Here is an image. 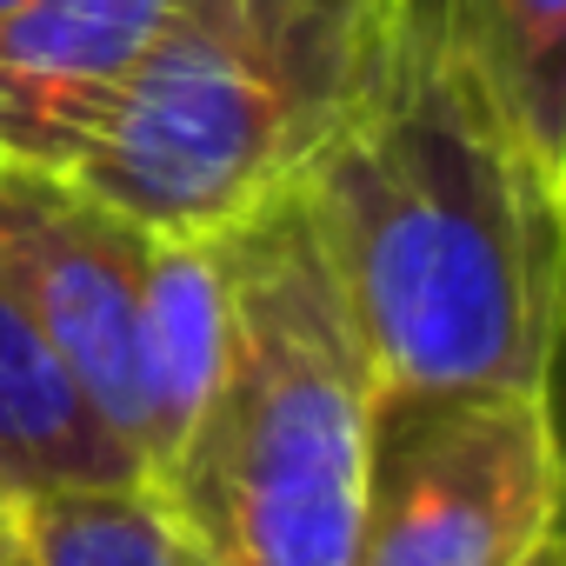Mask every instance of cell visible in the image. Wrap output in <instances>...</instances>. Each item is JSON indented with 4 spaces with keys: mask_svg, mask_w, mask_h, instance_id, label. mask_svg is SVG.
<instances>
[{
    "mask_svg": "<svg viewBox=\"0 0 566 566\" xmlns=\"http://www.w3.org/2000/svg\"><path fill=\"white\" fill-rule=\"evenodd\" d=\"M140 354H147V407H154V453H147V480H154L220 380V354H227L220 233H147Z\"/></svg>",
    "mask_w": 566,
    "mask_h": 566,
    "instance_id": "cell-9",
    "label": "cell"
},
{
    "mask_svg": "<svg viewBox=\"0 0 566 566\" xmlns=\"http://www.w3.org/2000/svg\"><path fill=\"white\" fill-rule=\"evenodd\" d=\"M559 193H566V187H559Z\"/></svg>",
    "mask_w": 566,
    "mask_h": 566,
    "instance_id": "cell-16",
    "label": "cell"
},
{
    "mask_svg": "<svg viewBox=\"0 0 566 566\" xmlns=\"http://www.w3.org/2000/svg\"><path fill=\"white\" fill-rule=\"evenodd\" d=\"M101 480H140V467L87 407L74 374L21 314V301L0 287V486L21 500L41 486H101Z\"/></svg>",
    "mask_w": 566,
    "mask_h": 566,
    "instance_id": "cell-8",
    "label": "cell"
},
{
    "mask_svg": "<svg viewBox=\"0 0 566 566\" xmlns=\"http://www.w3.org/2000/svg\"><path fill=\"white\" fill-rule=\"evenodd\" d=\"M374 387H546L566 200L400 0L394 48L301 174Z\"/></svg>",
    "mask_w": 566,
    "mask_h": 566,
    "instance_id": "cell-1",
    "label": "cell"
},
{
    "mask_svg": "<svg viewBox=\"0 0 566 566\" xmlns=\"http://www.w3.org/2000/svg\"><path fill=\"white\" fill-rule=\"evenodd\" d=\"M14 533L28 539L34 566H200L147 480L21 493Z\"/></svg>",
    "mask_w": 566,
    "mask_h": 566,
    "instance_id": "cell-10",
    "label": "cell"
},
{
    "mask_svg": "<svg viewBox=\"0 0 566 566\" xmlns=\"http://www.w3.org/2000/svg\"><path fill=\"white\" fill-rule=\"evenodd\" d=\"M220 247V380L147 486L200 566H354L374 367L301 187L227 227Z\"/></svg>",
    "mask_w": 566,
    "mask_h": 566,
    "instance_id": "cell-2",
    "label": "cell"
},
{
    "mask_svg": "<svg viewBox=\"0 0 566 566\" xmlns=\"http://www.w3.org/2000/svg\"><path fill=\"white\" fill-rule=\"evenodd\" d=\"M167 0H28L0 21V160L74 174Z\"/></svg>",
    "mask_w": 566,
    "mask_h": 566,
    "instance_id": "cell-6",
    "label": "cell"
},
{
    "mask_svg": "<svg viewBox=\"0 0 566 566\" xmlns=\"http://www.w3.org/2000/svg\"><path fill=\"white\" fill-rule=\"evenodd\" d=\"M394 28L400 0H167L67 180L147 233H227L301 187Z\"/></svg>",
    "mask_w": 566,
    "mask_h": 566,
    "instance_id": "cell-3",
    "label": "cell"
},
{
    "mask_svg": "<svg viewBox=\"0 0 566 566\" xmlns=\"http://www.w3.org/2000/svg\"><path fill=\"white\" fill-rule=\"evenodd\" d=\"M546 407H553L559 473H566V307H559V340H553V360H546ZM559 539H566V506H559Z\"/></svg>",
    "mask_w": 566,
    "mask_h": 566,
    "instance_id": "cell-11",
    "label": "cell"
},
{
    "mask_svg": "<svg viewBox=\"0 0 566 566\" xmlns=\"http://www.w3.org/2000/svg\"><path fill=\"white\" fill-rule=\"evenodd\" d=\"M526 566H566V539H559V533H553V539H546V546H539V553H533V559H526Z\"/></svg>",
    "mask_w": 566,
    "mask_h": 566,
    "instance_id": "cell-13",
    "label": "cell"
},
{
    "mask_svg": "<svg viewBox=\"0 0 566 566\" xmlns=\"http://www.w3.org/2000/svg\"><path fill=\"white\" fill-rule=\"evenodd\" d=\"M407 14L526 160L566 187V0H407Z\"/></svg>",
    "mask_w": 566,
    "mask_h": 566,
    "instance_id": "cell-7",
    "label": "cell"
},
{
    "mask_svg": "<svg viewBox=\"0 0 566 566\" xmlns=\"http://www.w3.org/2000/svg\"><path fill=\"white\" fill-rule=\"evenodd\" d=\"M140 280L147 227L94 200L67 174L0 160V287L41 327L54 360L74 374L107 433L134 453L147 480L154 407L140 354Z\"/></svg>",
    "mask_w": 566,
    "mask_h": 566,
    "instance_id": "cell-5",
    "label": "cell"
},
{
    "mask_svg": "<svg viewBox=\"0 0 566 566\" xmlns=\"http://www.w3.org/2000/svg\"><path fill=\"white\" fill-rule=\"evenodd\" d=\"M8 513H14V493H8V486H0V520H8Z\"/></svg>",
    "mask_w": 566,
    "mask_h": 566,
    "instance_id": "cell-14",
    "label": "cell"
},
{
    "mask_svg": "<svg viewBox=\"0 0 566 566\" xmlns=\"http://www.w3.org/2000/svg\"><path fill=\"white\" fill-rule=\"evenodd\" d=\"M559 506L546 387H374L354 566H526Z\"/></svg>",
    "mask_w": 566,
    "mask_h": 566,
    "instance_id": "cell-4",
    "label": "cell"
},
{
    "mask_svg": "<svg viewBox=\"0 0 566 566\" xmlns=\"http://www.w3.org/2000/svg\"><path fill=\"white\" fill-rule=\"evenodd\" d=\"M0 566H34V553H28V539L14 533V513L0 520Z\"/></svg>",
    "mask_w": 566,
    "mask_h": 566,
    "instance_id": "cell-12",
    "label": "cell"
},
{
    "mask_svg": "<svg viewBox=\"0 0 566 566\" xmlns=\"http://www.w3.org/2000/svg\"><path fill=\"white\" fill-rule=\"evenodd\" d=\"M14 8H28V0H0V21H8V14H14Z\"/></svg>",
    "mask_w": 566,
    "mask_h": 566,
    "instance_id": "cell-15",
    "label": "cell"
}]
</instances>
